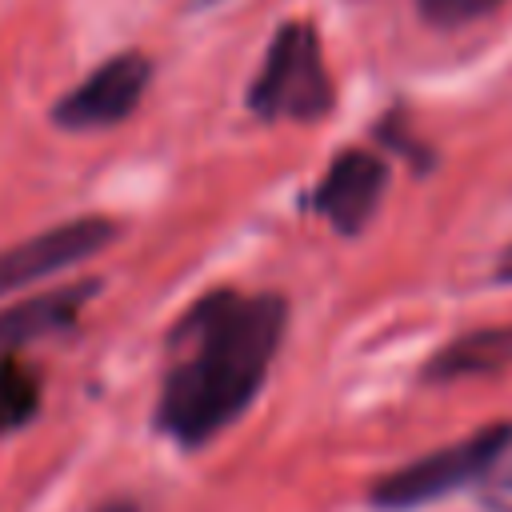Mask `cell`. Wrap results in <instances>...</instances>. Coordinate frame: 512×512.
Returning a JSON list of instances; mask_svg holds the SVG:
<instances>
[{"label":"cell","mask_w":512,"mask_h":512,"mask_svg":"<svg viewBox=\"0 0 512 512\" xmlns=\"http://www.w3.org/2000/svg\"><path fill=\"white\" fill-rule=\"evenodd\" d=\"M284 320L288 308L276 292H204L168 336L156 424L184 448L232 428L276 360Z\"/></svg>","instance_id":"1"},{"label":"cell","mask_w":512,"mask_h":512,"mask_svg":"<svg viewBox=\"0 0 512 512\" xmlns=\"http://www.w3.org/2000/svg\"><path fill=\"white\" fill-rule=\"evenodd\" d=\"M332 76L324 68L320 36L308 20H288L276 28L260 72L248 88V112L260 120L312 124L332 112Z\"/></svg>","instance_id":"2"},{"label":"cell","mask_w":512,"mask_h":512,"mask_svg":"<svg viewBox=\"0 0 512 512\" xmlns=\"http://www.w3.org/2000/svg\"><path fill=\"white\" fill-rule=\"evenodd\" d=\"M508 448H512V424L508 420L484 424V428L468 432L464 440H452L428 456L408 460L404 468L384 472L372 484V504L384 512H408V508L432 504L448 492L468 488L484 472H492Z\"/></svg>","instance_id":"3"},{"label":"cell","mask_w":512,"mask_h":512,"mask_svg":"<svg viewBox=\"0 0 512 512\" xmlns=\"http://www.w3.org/2000/svg\"><path fill=\"white\" fill-rule=\"evenodd\" d=\"M148 80H152V60L144 52H136V48L116 52L56 100L52 120L64 132L112 128L136 112V104L148 92Z\"/></svg>","instance_id":"4"},{"label":"cell","mask_w":512,"mask_h":512,"mask_svg":"<svg viewBox=\"0 0 512 512\" xmlns=\"http://www.w3.org/2000/svg\"><path fill=\"white\" fill-rule=\"evenodd\" d=\"M116 236H120L116 220L76 216V220H64L56 228H44L20 244L0 248V300L28 288V284H40L48 276H60V272L84 264L88 256L104 252Z\"/></svg>","instance_id":"5"},{"label":"cell","mask_w":512,"mask_h":512,"mask_svg":"<svg viewBox=\"0 0 512 512\" xmlns=\"http://www.w3.org/2000/svg\"><path fill=\"white\" fill-rule=\"evenodd\" d=\"M384 184H388V164L376 152L348 148L328 164L312 200H316V212L340 236H356L372 220V212L380 208Z\"/></svg>","instance_id":"6"},{"label":"cell","mask_w":512,"mask_h":512,"mask_svg":"<svg viewBox=\"0 0 512 512\" xmlns=\"http://www.w3.org/2000/svg\"><path fill=\"white\" fill-rule=\"evenodd\" d=\"M96 288H100L96 280H80V284L48 288V292H36L28 300H16V304L0 308V360L20 352L32 340L64 332L80 316V308L96 296Z\"/></svg>","instance_id":"7"},{"label":"cell","mask_w":512,"mask_h":512,"mask_svg":"<svg viewBox=\"0 0 512 512\" xmlns=\"http://www.w3.org/2000/svg\"><path fill=\"white\" fill-rule=\"evenodd\" d=\"M512 368V324H492V328H472L444 348L432 352L424 364V380L432 384H456L472 376H496Z\"/></svg>","instance_id":"8"},{"label":"cell","mask_w":512,"mask_h":512,"mask_svg":"<svg viewBox=\"0 0 512 512\" xmlns=\"http://www.w3.org/2000/svg\"><path fill=\"white\" fill-rule=\"evenodd\" d=\"M36 404H40L36 376L16 356H4L0 360V432L28 424L32 412H36Z\"/></svg>","instance_id":"9"},{"label":"cell","mask_w":512,"mask_h":512,"mask_svg":"<svg viewBox=\"0 0 512 512\" xmlns=\"http://www.w3.org/2000/svg\"><path fill=\"white\" fill-rule=\"evenodd\" d=\"M504 0H416L420 16L436 28H460V24H472L488 12H496Z\"/></svg>","instance_id":"10"},{"label":"cell","mask_w":512,"mask_h":512,"mask_svg":"<svg viewBox=\"0 0 512 512\" xmlns=\"http://www.w3.org/2000/svg\"><path fill=\"white\" fill-rule=\"evenodd\" d=\"M496 280L500 284H512V244L500 252V260H496Z\"/></svg>","instance_id":"11"},{"label":"cell","mask_w":512,"mask_h":512,"mask_svg":"<svg viewBox=\"0 0 512 512\" xmlns=\"http://www.w3.org/2000/svg\"><path fill=\"white\" fill-rule=\"evenodd\" d=\"M96 512H140L132 500H108V504H100Z\"/></svg>","instance_id":"12"},{"label":"cell","mask_w":512,"mask_h":512,"mask_svg":"<svg viewBox=\"0 0 512 512\" xmlns=\"http://www.w3.org/2000/svg\"><path fill=\"white\" fill-rule=\"evenodd\" d=\"M188 4L200 12V8H212V4H224V0H188Z\"/></svg>","instance_id":"13"}]
</instances>
